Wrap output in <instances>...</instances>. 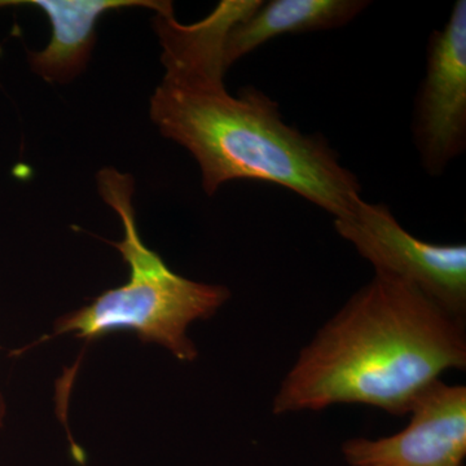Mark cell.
<instances>
[{
  "instance_id": "1",
  "label": "cell",
  "mask_w": 466,
  "mask_h": 466,
  "mask_svg": "<svg viewBox=\"0 0 466 466\" xmlns=\"http://www.w3.org/2000/svg\"><path fill=\"white\" fill-rule=\"evenodd\" d=\"M260 0H223L195 24L179 23L167 2L155 12L164 76L149 100L162 137L191 153L208 196L233 180L278 184L334 219L361 198L357 175L319 135L285 124L276 101L257 88L232 95L225 85V45Z\"/></svg>"
},
{
  "instance_id": "2",
  "label": "cell",
  "mask_w": 466,
  "mask_h": 466,
  "mask_svg": "<svg viewBox=\"0 0 466 466\" xmlns=\"http://www.w3.org/2000/svg\"><path fill=\"white\" fill-rule=\"evenodd\" d=\"M464 320L415 285L375 271L299 352L272 412L361 404L406 416L444 373L465 370Z\"/></svg>"
},
{
  "instance_id": "3",
  "label": "cell",
  "mask_w": 466,
  "mask_h": 466,
  "mask_svg": "<svg viewBox=\"0 0 466 466\" xmlns=\"http://www.w3.org/2000/svg\"><path fill=\"white\" fill-rule=\"evenodd\" d=\"M97 191L118 216L124 238L113 242L130 275L127 283L104 291L90 305L58 319L54 336L99 339L113 332H133L144 342L158 343L177 360L193 361L198 348L188 336L193 323L213 318L231 291L225 285L198 283L175 274L158 253L149 249L137 228L133 205L135 180L113 167L96 175Z\"/></svg>"
},
{
  "instance_id": "4",
  "label": "cell",
  "mask_w": 466,
  "mask_h": 466,
  "mask_svg": "<svg viewBox=\"0 0 466 466\" xmlns=\"http://www.w3.org/2000/svg\"><path fill=\"white\" fill-rule=\"evenodd\" d=\"M337 233L375 271L397 276L465 319V244H431L415 238L383 204L360 198L348 216L334 219Z\"/></svg>"
},
{
  "instance_id": "5",
  "label": "cell",
  "mask_w": 466,
  "mask_h": 466,
  "mask_svg": "<svg viewBox=\"0 0 466 466\" xmlns=\"http://www.w3.org/2000/svg\"><path fill=\"white\" fill-rule=\"evenodd\" d=\"M413 140L426 173L441 175L466 148V2L429 38L413 113Z\"/></svg>"
},
{
  "instance_id": "6",
  "label": "cell",
  "mask_w": 466,
  "mask_h": 466,
  "mask_svg": "<svg viewBox=\"0 0 466 466\" xmlns=\"http://www.w3.org/2000/svg\"><path fill=\"white\" fill-rule=\"evenodd\" d=\"M410 422L389 437L342 444L349 466H464L466 388L438 380L408 410Z\"/></svg>"
},
{
  "instance_id": "7",
  "label": "cell",
  "mask_w": 466,
  "mask_h": 466,
  "mask_svg": "<svg viewBox=\"0 0 466 466\" xmlns=\"http://www.w3.org/2000/svg\"><path fill=\"white\" fill-rule=\"evenodd\" d=\"M167 2L153 0H2V7L41 9L51 25V39L29 52L30 67L48 84H67L85 72L96 42L97 23L108 12L147 8L157 12Z\"/></svg>"
},
{
  "instance_id": "8",
  "label": "cell",
  "mask_w": 466,
  "mask_h": 466,
  "mask_svg": "<svg viewBox=\"0 0 466 466\" xmlns=\"http://www.w3.org/2000/svg\"><path fill=\"white\" fill-rule=\"evenodd\" d=\"M370 5L366 0H271L236 24L227 36L225 66L287 33L337 29L351 23Z\"/></svg>"
},
{
  "instance_id": "9",
  "label": "cell",
  "mask_w": 466,
  "mask_h": 466,
  "mask_svg": "<svg viewBox=\"0 0 466 466\" xmlns=\"http://www.w3.org/2000/svg\"><path fill=\"white\" fill-rule=\"evenodd\" d=\"M5 400H3L2 392H0V428H2L3 422H5Z\"/></svg>"
}]
</instances>
